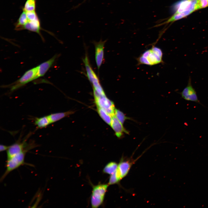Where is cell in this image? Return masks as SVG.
Returning <instances> with one entry per match:
<instances>
[{"mask_svg": "<svg viewBox=\"0 0 208 208\" xmlns=\"http://www.w3.org/2000/svg\"><path fill=\"white\" fill-rule=\"evenodd\" d=\"M163 53L159 48L153 45L136 58L137 65L153 66L163 63Z\"/></svg>", "mask_w": 208, "mask_h": 208, "instance_id": "obj_1", "label": "cell"}, {"mask_svg": "<svg viewBox=\"0 0 208 208\" xmlns=\"http://www.w3.org/2000/svg\"><path fill=\"white\" fill-rule=\"evenodd\" d=\"M85 66L88 79L93 86V90L102 96H106L105 92L99 80L90 65L87 55L83 60Z\"/></svg>", "mask_w": 208, "mask_h": 208, "instance_id": "obj_2", "label": "cell"}, {"mask_svg": "<svg viewBox=\"0 0 208 208\" xmlns=\"http://www.w3.org/2000/svg\"><path fill=\"white\" fill-rule=\"evenodd\" d=\"M28 151L25 150L10 158L7 159L6 169L1 178V181H3L10 172L21 166L26 164L25 162V157L26 153Z\"/></svg>", "mask_w": 208, "mask_h": 208, "instance_id": "obj_3", "label": "cell"}, {"mask_svg": "<svg viewBox=\"0 0 208 208\" xmlns=\"http://www.w3.org/2000/svg\"><path fill=\"white\" fill-rule=\"evenodd\" d=\"M38 74V66L28 70L18 80L8 86L10 88V90L14 91L37 79Z\"/></svg>", "mask_w": 208, "mask_h": 208, "instance_id": "obj_4", "label": "cell"}, {"mask_svg": "<svg viewBox=\"0 0 208 208\" xmlns=\"http://www.w3.org/2000/svg\"><path fill=\"white\" fill-rule=\"evenodd\" d=\"M109 185L103 184L93 186L90 200L92 208H97L102 204Z\"/></svg>", "mask_w": 208, "mask_h": 208, "instance_id": "obj_5", "label": "cell"}, {"mask_svg": "<svg viewBox=\"0 0 208 208\" xmlns=\"http://www.w3.org/2000/svg\"><path fill=\"white\" fill-rule=\"evenodd\" d=\"M95 103L97 107L105 110L112 116L114 115L115 108L113 102L108 99L106 96L100 95L93 90Z\"/></svg>", "mask_w": 208, "mask_h": 208, "instance_id": "obj_6", "label": "cell"}, {"mask_svg": "<svg viewBox=\"0 0 208 208\" xmlns=\"http://www.w3.org/2000/svg\"><path fill=\"white\" fill-rule=\"evenodd\" d=\"M137 160L134 159L132 157L122 158L115 172L116 177L120 181L127 176L132 165Z\"/></svg>", "mask_w": 208, "mask_h": 208, "instance_id": "obj_7", "label": "cell"}, {"mask_svg": "<svg viewBox=\"0 0 208 208\" xmlns=\"http://www.w3.org/2000/svg\"><path fill=\"white\" fill-rule=\"evenodd\" d=\"M34 145L28 144L26 142V139L22 142L18 141L10 145L6 151L7 159L10 158L25 150H29L34 148Z\"/></svg>", "mask_w": 208, "mask_h": 208, "instance_id": "obj_8", "label": "cell"}, {"mask_svg": "<svg viewBox=\"0 0 208 208\" xmlns=\"http://www.w3.org/2000/svg\"><path fill=\"white\" fill-rule=\"evenodd\" d=\"M180 94L182 98L185 100L194 102L203 106L198 99L196 91L192 85L190 76L189 77L187 86Z\"/></svg>", "mask_w": 208, "mask_h": 208, "instance_id": "obj_9", "label": "cell"}, {"mask_svg": "<svg viewBox=\"0 0 208 208\" xmlns=\"http://www.w3.org/2000/svg\"><path fill=\"white\" fill-rule=\"evenodd\" d=\"M106 40H101L94 42L95 60L98 70L100 68L104 60V45Z\"/></svg>", "mask_w": 208, "mask_h": 208, "instance_id": "obj_10", "label": "cell"}, {"mask_svg": "<svg viewBox=\"0 0 208 208\" xmlns=\"http://www.w3.org/2000/svg\"><path fill=\"white\" fill-rule=\"evenodd\" d=\"M24 29L37 33L41 38L42 40H44V38L40 33V30L42 29V28L38 17L32 20H28L27 22L24 27L23 30Z\"/></svg>", "mask_w": 208, "mask_h": 208, "instance_id": "obj_11", "label": "cell"}, {"mask_svg": "<svg viewBox=\"0 0 208 208\" xmlns=\"http://www.w3.org/2000/svg\"><path fill=\"white\" fill-rule=\"evenodd\" d=\"M197 2V0H187L181 2L178 6L174 7L177 8L175 13L188 10L193 12L196 10Z\"/></svg>", "mask_w": 208, "mask_h": 208, "instance_id": "obj_12", "label": "cell"}, {"mask_svg": "<svg viewBox=\"0 0 208 208\" xmlns=\"http://www.w3.org/2000/svg\"><path fill=\"white\" fill-rule=\"evenodd\" d=\"M110 125L114 131L116 135L118 138H120L122 136L124 133H129L125 129L122 124L115 115L112 116Z\"/></svg>", "mask_w": 208, "mask_h": 208, "instance_id": "obj_13", "label": "cell"}, {"mask_svg": "<svg viewBox=\"0 0 208 208\" xmlns=\"http://www.w3.org/2000/svg\"><path fill=\"white\" fill-rule=\"evenodd\" d=\"M58 55H55L48 60L38 66V78L43 76L52 66L55 61Z\"/></svg>", "mask_w": 208, "mask_h": 208, "instance_id": "obj_14", "label": "cell"}, {"mask_svg": "<svg viewBox=\"0 0 208 208\" xmlns=\"http://www.w3.org/2000/svg\"><path fill=\"white\" fill-rule=\"evenodd\" d=\"M192 12L188 10L183 12L175 13L169 19L166 21L159 24H158L155 26V27L159 26L164 24L169 23L170 22H172L174 21L179 20L182 18L191 14Z\"/></svg>", "mask_w": 208, "mask_h": 208, "instance_id": "obj_15", "label": "cell"}, {"mask_svg": "<svg viewBox=\"0 0 208 208\" xmlns=\"http://www.w3.org/2000/svg\"><path fill=\"white\" fill-rule=\"evenodd\" d=\"M28 21L26 12L23 10L17 22L15 24V29L16 31L23 30L24 26Z\"/></svg>", "mask_w": 208, "mask_h": 208, "instance_id": "obj_16", "label": "cell"}, {"mask_svg": "<svg viewBox=\"0 0 208 208\" xmlns=\"http://www.w3.org/2000/svg\"><path fill=\"white\" fill-rule=\"evenodd\" d=\"M73 111H68L64 112L56 113L51 114L48 116L51 124L56 122L62 119L73 114Z\"/></svg>", "mask_w": 208, "mask_h": 208, "instance_id": "obj_17", "label": "cell"}, {"mask_svg": "<svg viewBox=\"0 0 208 208\" xmlns=\"http://www.w3.org/2000/svg\"><path fill=\"white\" fill-rule=\"evenodd\" d=\"M34 123L39 128H45L51 124L48 115L36 118L34 120Z\"/></svg>", "mask_w": 208, "mask_h": 208, "instance_id": "obj_18", "label": "cell"}, {"mask_svg": "<svg viewBox=\"0 0 208 208\" xmlns=\"http://www.w3.org/2000/svg\"><path fill=\"white\" fill-rule=\"evenodd\" d=\"M97 107V112L100 116L106 123L110 125L112 116L104 109L100 107Z\"/></svg>", "mask_w": 208, "mask_h": 208, "instance_id": "obj_19", "label": "cell"}, {"mask_svg": "<svg viewBox=\"0 0 208 208\" xmlns=\"http://www.w3.org/2000/svg\"><path fill=\"white\" fill-rule=\"evenodd\" d=\"M118 166L117 163L114 161L108 163L104 168L103 171L105 174L111 175L116 171Z\"/></svg>", "mask_w": 208, "mask_h": 208, "instance_id": "obj_20", "label": "cell"}, {"mask_svg": "<svg viewBox=\"0 0 208 208\" xmlns=\"http://www.w3.org/2000/svg\"><path fill=\"white\" fill-rule=\"evenodd\" d=\"M37 0H26L23 10L27 12L35 11Z\"/></svg>", "mask_w": 208, "mask_h": 208, "instance_id": "obj_21", "label": "cell"}, {"mask_svg": "<svg viewBox=\"0 0 208 208\" xmlns=\"http://www.w3.org/2000/svg\"><path fill=\"white\" fill-rule=\"evenodd\" d=\"M114 115L122 124L126 120L129 119V118L126 117L122 112L116 109H115Z\"/></svg>", "mask_w": 208, "mask_h": 208, "instance_id": "obj_22", "label": "cell"}, {"mask_svg": "<svg viewBox=\"0 0 208 208\" xmlns=\"http://www.w3.org/2000/svg\"><path fill=\"white\" fill-rule=\"evenodd\" d=\"M208 6V0H197L196 6V10Z\"/></svg>", "mask_w": 208, "mask_h": 208, "instance_id": "obj_23", "label": "cell"}, {"mask_svg": "<svg viewBox=\"0 0 208 208\" xmlns=\"http://www.w3.org/2000/svg\"><path fill=\"white\" fill-rule=\"evenodd\" d=\"M120 181L118 180L116 175L115 172L111 175L109 181V185H112L118 183Z\"/></svg>", "mask_w": 208, "mask_h": 208, "instance_id": "obj_24", "label": "cell"}, {"mask_svg": "<svg viewBox=\"0 0 208 208\" xmlns=\"http://www.w3.org/2000/svg\"><path fill=\"white\" fill-rule=\"evenodd\" d=\"M10 146H7L3 144H1L0 145V151L2 152L5 151H7L9 148Z\"/></svg>", "mask_w": 208, "mask_h": 208, "instance_id": "obj_25", "label": "cell"}, {"mask_svg": "<svg viewBox=\"0 0 208 208\" xmlns=\"http://www.w3.org/2000/svg\"></svg>", "mask_w": 208, "mask_h": 208, "instance_id": "obj_26", "label": "cell"}]
</instances>
